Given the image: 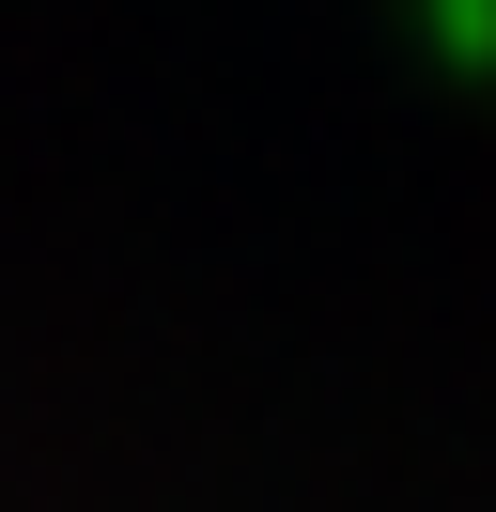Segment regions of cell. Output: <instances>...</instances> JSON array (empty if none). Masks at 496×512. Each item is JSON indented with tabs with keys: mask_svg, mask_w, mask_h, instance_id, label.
I'll use <instances>...</instances> for the list:
<instances>
[{
	"mask_svg": "<svg viewBox=\"0 0 496 512\" xmlns=\"http://www.w3.org/2000/svg\"><path fill=\"white\" fill-rule=\"evenodd\" d=\"M419 47H450V63H496V0H419Z\"/></svg>",
	"mask_w": 496,
	"mask_h": 512,
	"instance_id": "6da1fadb",
	"label": "cell"
}]
</instances>
